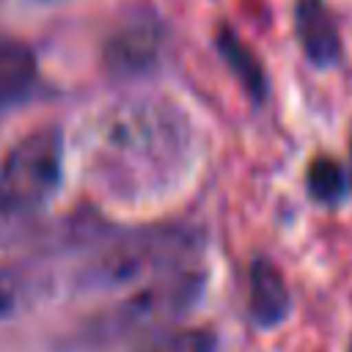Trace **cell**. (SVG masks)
I'll return each instance as SVG.
<instances>
[{"mask_svg": "<svg viewBox=\"0 0 352 352\" xmlns=\"http://www.w3.org/2000/svg\"><path fill=\"white\" fill-rule=\"evenodd\" d=\"M201 239L192 228L165 226L132 231L85 261L77 272V286L88 292H113L140 286L160 275L198 264Z\"/></svg>", "mask_w": 352, "mask_h": 352, "instance_id": "cell-1", "label": "cell"}, {"mask_svg": "<svg viewBox=\"0 0 352 352\" xmlns=\"http://www.w3.org/2000/svg\"><path fill=\"white\" fill-rule=\"evenodd\" d=\"M204 286L206 272L198 264L140 283L126 297L116 300L94 316L88 324V338L96 344H126L151 333L157 338L168 333L170 322L192 311L204 294Z\"/></svg>", "mask_w": 352, "mask_h": 352, "instance_id": "cell-2", "label": "cell"}, {"mask_svg": "<svg viewBox=\"0 0 352 352\" xmlns=\"http://www.w3.org/2000/svg\"><path fill=\"white\" fill-rule=\"evenodd\" d=\"M63 176V138L44 126L25 135L0 160V217L25 226L58 192Z\"/></svg>", "mask_w": 352, "mask_h": 352, "instance_id": "cell-3", "label": "cell"}, {"mask_svg": "<svg viewBox=\"0 0 352 352\" xmlns=\"http://www.w3.org/2000/svg\"><path fill=\"white\" fill-rule=\"evenodd\" d=\"M294 36L311 66L333 69L341 60L344 41L327 0H294Z\"/></svg>", "mask_w": 352, "mask_h": 352, "instance_id": "cell-4", "label": "cell"}, {"mask_svg": "<svg viewBox=\"0 0 352 352\" xmlns=\"http://www.w3.org/2000/svg\"><path fill=\"white\" fill-rule=\"evenodd\" d=\"M162 52V28L157 19H132L107 41L104 60L116 74H140L148 72Z\"/></svg>", "mask_w": 352, "mask_h": 352, "instance_id": "cell-5", "label": "cell"}, {"mask_svg": "<svg viewBox=\"0 0 352 352\" xmlns=\"http://www.w3.org/2000/svg\"><path fill=\"white\" fill-rule=\"evenodd\" d=\"M248 311L256 327H278L292 311V294L280 270L270 258H256L248 270Z\"/></svg>", "mask_w": 352, "mask_h": 352, "instance_id": "cell-6", "label": "cell"}, {"mask_svg": "<svg viewBox=\"0 0 352 352\" xmlns=\"http://www.w3.org/2000/svg\"><path fill=\"white\" fill-rule=\"evenodd\" d=\"M214 44H217V52L223 58V63L228 66V72L236 77V82L242 85V91L256 102L261 104L267 96H270V80H267V72L261 66V60L256 58V52L236 36L234 28L228 25H220L217 28V36H214Z\"/></svg>", "mask_w": 352, "mask_h": 352, "instance_id": "cell-7", "label": "cell"}, {"mask_svg": "<svg viewBox=\"0 0 352 352\" xmlns=\"http://www.w3.org/2000/svg\"><path fill=\"white\" fill-rule=\"evenodd\" d=\"M36 55L22 41H0V113L19 104L36 85Z\"/></svg>", "mask_w": 352, "mask_h": 352, "instance_id": "cell-8", "label": "cell"}, {"mask_svg": "<svg viewBox=\"0 0 352 352\" xmlns=\"http://www.w3.org/2000/svg\"><path fill=\"white\" fill-rule=\"evenodd\" d=\"M305 187L308 195L322 206H338L349 192V176L341 168V162L330 154H319L308 162L305 170Z\"/></svg>", "mask_w": 352, "mask_h": 352, "instance_id": "cell-9", "label": "cell"}, {"mask_svg": "<svg viewBox=\"0 0 352 352\" xmlns=\"http://www.w3.org/2000/svg\"><path fill=\"white\" fill-rule=\"evenodd\" d=\"M138 352H220V344L209 327H179L146 341Z\"/></svg>", "mask_w": 352, "mask_h": 352, "instance_id": "cell-10", "label": "cell"}, {"mask_svg": "<svg viewBox=\"0 0 352 352\" xmlns=\"http://www.w3.org/2000/svg\"><path fill=\"white\" fill-rule=\"evenodd\" d=\"M30 294H33V283H30L28 272H22L16 267L0 270V319L11 316L16 308H22V302Z\"/></svg>", "mask_w": 352, "mask_h": 352, "instance_id": "cell-11", "label": "cell"}, {"mask_svg": "<svg viewBox=\"0 0 352 352\" xmlns=\"http://www.w3.org/2000/svg\"><path fill=\"white\" fill-rule=\"evenodd\" d=\"M16 228H19L16 223H11V220H3V217H0V245H3V242H8V236H11Z\"/></svg>", "mask_w": 352, "mask_h": 352, "instance_id": "cell-12", "label": "cell"}, {"mask_svg": "<svg viewBox=\"0 0 352 352\" xmlns=\"http://www.w3.org/2000/svg\"><path fill=\"white\" fill-rule=\"evenodd\" d=\"M349 184H352V138H349Z\"/></svg>", "mask_w": 352, "mask_h": 352, "instance_id": "cell-13", "label": "cell"}, {"mask_svg": "<svg viewBox=\"0 0 352 352\" xmlns=\"http://www.w3.org/2000/svg\"><path fill=\"white\" fill-rule=\"evenodd\" d=\"M38 3H55V0H38Z\"/></svg>", "mask_w": 352, "mask_h": 352, "instance_id": "cell-14", "label": "cell"}]
</instances>
